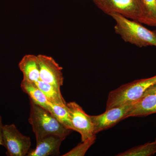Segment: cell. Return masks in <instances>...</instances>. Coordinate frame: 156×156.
Masks as SVG:
<instances>
[{"mask_svg":"<svg viewBox=\"0 0 156 156\" xmlns=\"http://www.w3.org/2000/svg\"><path fill=\"white\" fill-rule=\"evenodd\" d=\"M4 125L2 123V117L0 115V145L4 146V144L3 141V128Z\"/></svg>","mask_w":156,"mask_h":156,"instance_id":"cell-19","label":"cell"},{"mask_svg":"<svg viewBox=\"0 0 156 156\" xmlns=\"http://www.w3.org/2000/svg\"><path fill=\"white\" fill-rule=\"evenodd\" d=\"M148 17L156 27V0H140Z\"/></svg>","mask_w":156,"mask_h":156,"instance_id":"cell-17","label":"cell"},{"mask_svg":"<svg viewBox=\"0 0 156 156\" xmlns=\"http://www.w3.org/2000/svg\"><path fill=\"white\" fill-rule=\"evenodd\" d=\"M40 80L60 90L64 81L62 68L51 56L39 54Z\"/></svg>","mask_w":156,"mask_h":156,"instance_id":"cell-8","label":"cell"},{"mask_svg":"<svg viewBox=\"0 0 156 156\" xmlns=\"http://www.w3.org/2000/svg\"><path fill=\"white\" fill-rule=\"evenodd\" d=\"M156 154V138L154 141L131 148L117 156H151Z\"/></svg>","mask_w":156,"mask_h":156,"instance_id":"cell-15","label":"cell"},{"mask_svg":"<svg viewBox=\"0 0 156 156\" xmlns=\"http://www.w3.org/2000/svg\"><path fill=\"white\" fill-rule=\"evenodd\" d=\"M96 6L108 15L117 14L145 25L154 27L140 0H92Z\"/></svg>","mask_w":156,"mask_h":156,"instance_id":"cell-3","label":"cell"},{"mask_svg":"<svg viewBox=\"0 0 156 156\" xmlns=\"http://www.w3.org/2000/svg\"><path fill=\"white\" fill-rule=\"evenodd\" d=\"M20 87L22 91L28 95L30 100L49 112V101L34 83L23 79Z\"/></svg>","mask_w":156,"mask_h":156,"instance_id":"cell-12","label":"cell"},{"mask_svg":"<svg viewBox=\"0 0 156 156\" xmlns=\"http://www.w3.org/2000/svg\"><path fill=\"white\" fill-rule=\"evenodd\" d=\"M66 106L73 131L81 134L82 142L96 135L90 115L80 105L73 101L66 103Z\"/></svg>","mask_w":156,"mask_h":156,"instance_id":"cell-6","label":"cell"},{"mask_svg":"<svg viewBox=\"0 0 156 156\" xmlns=\"http://www.w3.org/2000/svg\"><path fill=\"white\" fill-rule=\"evenodd\" d=\"M18 67L23 75V79L34 83L40 80L37 56L25 55L20 62Z\"/></svg>","mask_w":156,"mask_h":156,"instance_id":"cell-11","label":"cell"},{"mask_svg":"<svg viewBox=\"0 0 156 156\" xmlns=\"http://www.w3.org/2000/svg\"><path fill=\"white\" fill-rule=\"evenodd\" d=\"M134 103L115 107L106 109L103 113L97 115H90L94 127V134H97L100 131L111 128L125 119L126 114Z\"/></svg>","mask_w":156,"mask_h":156,"instance_id":"cell-7","label":"cell"},{"mask_svg":"<svg viewBox=\"0 0 156 156\" xmlns=\"http://www.w3.org/2000/svg\"><path fill=\"white\" fill-rule=\"evenodd\" d=\"M151 94H156V83L154 84L151 87L149 88L146 91L142 97L146 96V95H151Z\"/></svg>","mask_w":156,"mask_h":156,"instance_id":"cell-18","label":"cell"},{"mask_svg":"<svg viewBox=\"0 0 156 156\" xmlns=\"http://www.w3.org/2000/svg\"><path fill=\"white\" fill-rule=\"evenodd\" d=\"M115 21V32L124 41L139 48L156 47V30H151L142 23L117 14H111Z\"/></svg>","mask_w":156,"mask_h":156,"instance_id":"cell-2","label":"cell"},{"mask_svg":"<svg viewBox=\"0 0 156 156\" xmlns=\"http://www.w3.org/2000/svg\"><path fill=\"white\" fill-rule=\"evenodd\" d=\"M35 84L45 94L50 102L60 106H66V102L62 97L60 90L41 80Z\"/></svg>","mask_w":156,"mask_h":156,"instance_id":"cell-13","label":"cell"},{"mask_svg":"<svg viewBox=\"0 0 156 156\" xmlns=\"http://www.w3.org/2000/svg\"><path fill=\"white\" fill-rule=\"evenodd\" d=\"M156 83V75L122 85L109 93L106 109L134 103L142 98L149 88Z\"/></svg>","mask_w":156,"mask_h":156,"instance_id":"cell-4","label":"cell"},{"mask_svg":"<svg viewBox=\"0 0 156 156\" xmlns=\"http://www.w3.org/2000/svg\"><path fill=\"white\" fill-rule=\"evenodd\" d=\"M64 140L57 136H46L37 143L34 149L30 150L27 156H50L59 155V148Z\"/></svg>","mask_w":156,"mask_h":156,"instance_id":"cell-9","label":"cell"},{"mask_svg":"<svg viewBox=\"0 0 156 156\" xmlns=\"http://www.w3.org/2000/svg\"><path fill=\"white\" fill-rule=\"evenodd\" d=\"M49 112L64 127L73 131L67 106L57 105L49 101Z\"/></svg>","mask_w":156,"mask_h":156,"instance_id":"cell-14","label":"cell"},{"mask_svg":"<svg viewBox=\"0 0 156 156\" xmlns=\"http://www.w3.org/2000/svg\"><path fill=\"white\" fill-rule=\"evenodd\" d=\"M156 113V94L144 96L133 104L125 119L130 117L147 116Z\"/></svg>","mask_w":156,"mask_h":156,"instance_id":"cell-10","label":"cell"},{"mask_svg":"<svg viewBox=\"0 0 156 156\" xmlns=\"http://www.w3.org/2000/svg\"><path fill=\"white\" fill-rule=\"evenodd\" d=\"M3 136L7 156L27 155L31 145L30 138L23 135L14 124L4 125Z\"/></svg>","mask_w":156,"mask_h":156,"instance_id":"cell-5","label":"cell"},{"mask_svg":"<svg viewBox=\"0 0 156 156\" xmlns=\"http://www.w3.org/2000/svg\"><path fill=\"white\" fill-rule=\"evenodd\" d=\"M96 139V135H94L91 138L87 139L85 141L79 144L76 146L63 155V156H84L86 153L94 144Z\"/></svg>","mask_w":156,"mask_h":156,"instance_id":"cell-16","label":"cell"},{"mask_svg":"<svg viewBox=\"0 0 156 156\" xmlns=\"http://www.w3.org/2000/svg\"><path fill=\"white\" fill-rule=\"evenodd\" d=\"M30 112L28 122L35 135L36 142H39L46 136L54 135L63 140L71 133L58 122L47 110L34 103L30 99Z\"/></svg>","mask_w":156,"mask_h":156,"instance_id":"cell-1","label":"cell"}]
</instances>
